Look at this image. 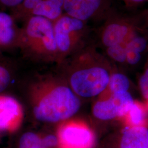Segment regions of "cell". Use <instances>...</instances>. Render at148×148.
<instances>
[{"instance_id":"obj_1","label":"cell","mask_w":148,"mask_h":148,"mask_svg":"<svg viewBox=\"0 0 148 148\" xmlns=\"http://www.w3.org/2000/svg\"><path fill=\"white\" fill-rule=\"evenodd\" d=\"M22 23L18 46L32 58L58 60L53 21L41 16H32Z\"/></svg>"},{"instance_id":"obj_2","label":"cell","mask_w":148,"mask_h":148,"mask_svg":"<svg viewBox=\"0 0 148 148\" xmlns=\"http://www.w3.org/2000/svg\"><path fill=\"white\" fill-rule=\"evenodd\" d=\"M80 107L77 95L68 86L53 87L37 100L34 107V114L40 121L55 123L68 119Z\"/></svg>"},{"instance_id":"obj_3","label":"cell","mask_w":148,"mask_h":148,"mask_svg":"<svg viewBox=\"0 0 148 148\" xmlns=\"http://www.w3.org/2000/svg\"><path fill=\"white\" fill-rule=\"evenodd\" d=\"M58 61L73 53L87 32L86 22L64 13L53 21Z\"/></svg>"},{"instance_id":"obj_4","label":"cell","mask_w":148,"mask_h":148,"mask_svg":"<svg viewBox=\"0 0 148 148\" xmlns=\"http://www.w3.org/2000/svg\"><path fill=\"white\" fill-rule=\"evenodd\" d=\"M70 79L71 88L76 95L89 98L99 95L106 89L110 76L105 68L92 65L76 69Z\"/></svg>"},{"instance_id":"obj_5","label":"cell","mask_w":148,"mask_h":148,"mask_svg":"<svg viewBox=\"0 0 148 148\" xmlns=\"http://www.w3.org/2000/svg\"><path fill=\"white\" fill-rule=\"evenodd\" d=\"M64 0H25L11 11L16 21H23L32 16H38L54 21L64 12Z\"/></svg>"},{"instance_id":"obj_6","label":"cell","mask_w":148,"mask_h":148,"mask_svg":"<svg viewBox=\"0 0 148 148\" xmlns=\"http://www.w3.org/2000/svg\"><path fill=\"white\" fill-rule=\"evenodd\" d=\"M134 101L127 91L112 93L111 97L105 101H98L93 108L94 116L101 120H111L128 112Z\"/></svg>"},{"instance_id":"obj_7","label":"cell","mask_w":148,"mask_h":148,"mask_svg":"<svg viewBox=\"0 0 148 148\" xmlns=\"http://www.w3.org/2000/svg\"><path fill=\"white\" fill-rule=\"evenodd\" d=\"M58 139L62 148H91L94 143L93 134L88 128L73 123L62 126Z\"/></svg>"},{"instance_id":"obj_8","label":"cell","mask_w":148,"mask_h":148,"mask_svg":"<svg viewBox=\"0 0 148 148\" xmlns=\"http://www.w3.org/2000/svg\"><path fill=\"white\" fill-rule=\"evenodd\" d=\"M107 0H64L65 13L86 21L101 17L107 6Z\"/></svg>"},{"instance_id":"obj_9","label":"cell","mask_w":148,"mask_h":148,"mask_svg":"<svg viewBox=\"0 0 148 148\" xmlns=\"http://www.w3.org/2000/svg\"><path fill=\"white\" fill-rule=\"evenodd\" d=\"M21 116V107L14 98L0 95V131H12Z\"/></svg>"},{"instance_id":"obj_10","label":"cell","mask_w":148,"mask_h":148,"mask_svg":"<svg viewBox=\"0 0 148 148\" xmlns=\"http://www.w3.org/2000/svg\"><path fill=\"white\" fill-rule=\"evenodd\" d=\"M115 148H148V129L135 126L125 130Z\"/></svg>"},{"instance_id":"obj_11","label":"cell","mask_w":148,"mask_h":148,"mask_svg":"<svg viewBox=\"0 0 148 148\" xmlns=\"http://www.w3.org/2000/svg\"><path fill=\"white\" fill-rule=\"evenodd\" d=\"M130 32V27L126 24L116 23H109L102 30L101 41L108 48L121 44Z\"/></svg>"},{"instance_id":"obj_12","label":"cell","mask_w":148,"mask_h":148,"mask_svg":"<svg viewBox=\"0 0 148 148\" xmlns=\"http://www.w3.org/2000/svg\"><path fill=\"white\" fill-rule=\"evenodd\" d=\"M21 27L16 23L0 26V48H10L19 45Z\"/></svg>"},{"instance_id":"obj_13","label":"cell","mask_w":148,"mask_h":148,"mask_svg":"<svg viewBox=\"0 0 148 148\" xmlns=\"http://www.w3.org/2000/svg\"><path fill=\"white\" fill-rule=\"evenodd\" d=\"M18 148H46L42 142V138L33 132L23 134L20 138Z\"/></svg>"},{"instance_id":"obj_14","label":"cell","mask_w":148,"mask_h":148,"mask_svg":"<svg viewBox=\"0 0 148 148\" xmlns=\"http://www.w3.org/2000/svg\"><path fill=\"white\" fill-rule=\"evenodd\" d=\"M109 85L112 93L120 91H127L130 87L129 80L122 74H113L110 77Z\"/></svg>"},{"instance_id":"obj_15","label":"cell","mask_w":148,"mask_h":148,"mask_svg":"<svg viewBox=\"0 0 148 148\" xmlns=\"http://www.w3.org/2000/svg\"><path fill=\"white\" fill-rule=\"evenodd\" d=\"M107 52L111 58L117 62H123L126 60V47L121 44L108 48Z\"/></svg>"},{"instance_id":"obj_16","label":"cell","mask_w":148,"mask_h":148,"mask_svg":"<svg viewBox=\"0 0 148 148\" xmlns=\"http://www.w3.org/2000/svg\"><path fill=\"white\" fill-rule=\"evenodd\" d=\"M128 112L133 125L136 126H139V125L144 120V114L142 109L137 104L134 103Z\"/></svg>"},{"instance_id":"obj_17","label":"cell","mask_w":148,"mask_h":148,"mask_svg":"<svg viewBox=\"0 0 148 148\" xmlns=\"http://www.w3.org/2000/svg\"><path fill=\"white\" fill-rule=\"evenodd\" d=\"M11 81V74L9 69L0 64V93L8 87Z\"/></svg>"},{"instance_id":"obj_18","label":"cell","mask_w":148,"mask_h":148,"mask_svg":"<svg viewBox=\"0 0 148 148\" xmlns=\"http://www.w3.org/2000/svg\"><path fill=\"white\" fill-rule=\"evenodd\" d=\"M147 46V41L143 37L136 36L130 40L126 47L127 49H131L134 51L140 53L144 51Z\"/></svg>"},{"instance_id":"obj_19","label":"cell","mask_w":148,"mask_h":148,"mask_svg":"<svg viewBox=\"0 0 148 148\" xmlns=\"http://www.w3.org/2000/svg\"><path fill=\"white\" fill-rule=\"evenodd\" d=\"M25 0H0V8L12 11L21 5Z\"/></svg>"},{"instance_id":"obj_20","label":"cell","mask_w":148,"mask_h":148,"mask_svg":"<svg viewBox=\"0 0 148 148\" xmlns=\"http://www.w3.org/2000/svg\"><path fill=\"white\" fill-rule=\"evenodd\" d=\"M42 142L46 148H54L59 144L58 137L53 134H49L42 139Z\"/></svg>"},{"instance_id":"obj_21","label":"cell","mask_w":148,"mask_h":148,"mask_svg":"<svg viewBox=\"0 0 148 148\" xmlns=\"http://www.w3.org/2000/svg\"><path fill=\"white\" fill-rule=\"evenodd\" d=\"M139 85L143 96L148 99V69L141 77Z\"/></svg>"},{"instance_id":"obj_22","label":"cell","mask_w":148,"mask_h":148,"mask_svg":"<svg viewBox=\"0 0 148 148\" xmlns=\"http://www.w3.org/2000/svg\"><path fill=\"white\" fill-rule=\"evenodd\" d=\"M127 49L126 60L127 62L130 64L134 65L137 64L141 58L140 53L134 51L131 49Z\"/></svg>"},{"instance_id":"obj_23","label":"cell","mask_w":148,"mask_h":148,"mask_svg":"<svg viewBox=\"0 0 148 148\" xmlns=\"http://www.w3.org/2000/svg\"><path fill=\"white\" fill-rule=\"evenodd\" d=\"M129 1H131L133 2H143L145 0H129Z\"/></svg>"}]
</instances>
